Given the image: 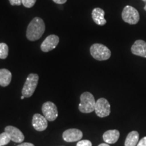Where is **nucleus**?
<instances>
[{"instance_id": "1", "label": "nucleus", "mask_w": 146, "mask_h": 146, "mask_svg": "<svg viewBox=\"0 0 146 146\" xmlns=\"http://www.w3.org/2000/svg\"><path fill=\"white\" fill-rule=\"evenodd\" d=\"M45 25L43 19L35 17L29 24L27 29V37L29 41H34L39 39L44 33Z\"/></svg>"}, {"instance_id": "2", "label": "nucleus", "mask_w": 146, "mask_h": 146, "mask_svg": "<svg viewBox=\"0 0 146 146\" xmlns=\"http://www.w3.org/2000/svg\"><path fill=\"white\" fill-rule=\"evenodd\" d=\"M80 100L81 102L78 105V110L80 112L88 114L95 111L96 102L92 94L88 91L83 93L80 97Z\"/></svg>"}, {"instance_id": "3", "label": "nucleus", "mask_w": 146, "mask_h": 146, "mask_svg": "<svg viewBox=\"0 0 146 146\" xmlns=\"http://www.w3.org/2000/svg\"><path fill=\"white\" fill-rule=\"evenodd\" d=\"M90 53L94 59L99 61L108 60L111 56V51L106 46L101 43H95L91 45Z\"/></svg>"}, {"instance_id": "4", "label": "nucleus", "mask_w": 146, "mask_h": 146, "mask_svg": "<svg viewBox=\"0 0 146 146\" xmlns=\"http://www.w3.org/2000/svg\"><path fill=\"white\" fill-rule=\"evenodd\" d=\"M38 81H39V75L35 73L29 74L22 89V95L25 96V98H31L35 91Z\"/></svg>"}, {"instance_id": "5", "label": "nucleus", "mask_w": 146, "mask_h": 146, "mask_svg": "<svg viewBox=\"0 0 146 146\" xmlns=\"http://www.w3.org/2000/svg\"><path fill=\"white\" fill-rule=\"evenodd\" d=\"M138 11L131 5H127L122 12V18L125 23L130 25H135L139 21Z\"/></svg>"}, {"instance_id": "6", "label": "nucleus", "mask_w": 146, "mask_h": 146, "mask_svg": "<svg viewBox=\"0 0 146 146\" xmlns=\"http://www.w3.org/2000/svg\"><path fill=\"white\" fill-rule=\"evenodd\" d=\"M95 112L98 116L104 118L108 116L111 112L110 104L106 98H101L97 100L95 107Z\"/></svg>"}, {"instance_id": "7", "label": "nucleus", "mask_w": 146, "mask_h": 146, "mask_svg": "<svg viewBox=\"0 0 146 146\" xmlns=\"http://www.w3.org/2000/svg\"><path fill=\"white\" fill-rule=\"evenodd\" d=\"M43 116L48 121H54L58 116V108L56 104L52 102H45L41 108Z\"/></svg>"}, {"instance_id": "8", "label": "nucleus", "mask_w": 146, "mask_h": 146, "mask_svg": "<svg viewBox=\"0 0 146 146\" xmlns=\"http://www.w3.org/2000/svg\"><path fill=\"white\" fill-rule=\"evenodd\" d=\"M59 37L56 35H50L45 38L41 45V51L48 52L54 50L59 43Z\"/></svg>"}, {"instance_id": "9", "label": "nucleus", "mask_w": 146, "mask_h": 146, "mask_svg": "<svg viewBox=\"0 0 146 146\" xmlns=\"http://www.w3.org/2000/svg\"><path fill=\"white\" fill-rule=\"evenodd\" d=\"M83 132L77 129H69L66 130L62 134V138L66 142H75L81 140Z\"/></svg>"}, {"instance_id": "10", "label": "nucleus", "mask_w": 146, "mask_h": 146, "mask_svg": "<svg viewBox=\"0 0 146 146\" xmlns=\"http://www.w3.org/2000/svg\"><path fill=\"white\" fill-rule=\"evenodd\" d=\"M5 132L8 133L11 141L14 143H22L25 140V136L22 131L13 126H7L5 128Z\"/></svg>"}, {"instance_id": "11", "label": "nucleus", "mask_w": 146, "mask_h": 146, "mask_svg": "<svg viewBox=\"0 0 146 146\" xmlns=\"http://www.w3.org/2000/svg\"><path fill=\"white\" fill-rule=\"evenodd\" d=\"M47 120L44 116L40 114H35L33 116L32 125L36 131H43L47 128Z\"/></svg>"}, {"instance_id": "12", "label": "nucleus", "mask_w": 146, "mask_h": 146, "mask_svg": "<svg viewBox=\"0 0 146 146\" xmlns=\"http://www.w3.org/2000/svg\"><path fill=\"white\" fill-rule=\"evenodd\" d=\"M131 52L135 56L146 58V42L143 40H137L131 47Z\"/></svg>"}, {"instance_id": "13", "label": "nucleus", "mask_w": 146, "mask_h": 146, "mask_svg": "<svg viewBox=\"0 0 146 146\" xmlns=\"http://www.w3.org/2000/svg\"><path fill=\"white\" fill-rule=\"evenodd\" d=\"M91 15H92L93 21H94V23L97 24L98 25L102 26V25H104L106 24L107 21L104 18L105 12L104 10H102V8H94L92 11Z\"/></svg>"}, {"instance_id": "14", "label": "nucleus", "mask_w": 146, "mask_h": 146, "mask_svg": "<svg viewBox=\"0 0 146 146\" xmlns=\"http://www.w3.org/2000/svg\"><path fill=\"white\" fill-rule=\"evenodd\" d=\"M120 137V132L116 129L108 130L104 133L103 139L108 144L116 143Z\"/></svg>"}, {"instance_id": "15", "label": "nucleus", "mask_w": 146, "mask_h": 146, "mask_svg": "<svg viewBox=\"0 0 146 146\" xmlns=\"http://www.w3.org/2000/svg\"><path fill=\"white\" fill-rule=\"evenodd\" d=\"M12 81V73L8 69H0V85L5 87L8 86Z\"/></svg>"}, {"instance_id": "16", "label": "nucleus", "mask_w": 146, "mask_h": 146, "mask_svg": "<svg viewBox=\"0 0 146 146\" xmlns=\"http://www.w3.org/2000/svg\"><path fill=\"white\" fill-rule=\"evenodd\" d=\"M139 134L137 131H133L127 135L125 141V146H137L139 140Z\"/></svg>"}, {"instance_id": "17", "label": "nucleus", "mask_w": 146, "mask_h": 146, "mask_svg": "<svg viewBox=\"0 0 146 146\" xmlns=\"http://www.w3.org/2000/svg\"><path fill=\"white\" fill-rule=\"evenodd\" d=\"M9 48L5 43H0V59H5L8 56Z\"/></svg>"}, {"instance_id": "18", "label": "nucleus", "mask_w": 146, "mask_h": 146, "mask_svg": "<svg viewBox=\"0 0 146 146\" xmlns=\"http://www.w3.org/2000/svg\"><path fill=\"white\" fill-rule=\"evenodd\" d=\"M11 141L10 137L6 132H3L0 134V146H4L10 143Z\"/></svg>"}, {"instance_id": "19", "label": "nucleus", "mask_w": 146, "mask_h": 146, "mask_svg": "<svg viewBox=\"0 0 146 146\" xmlns=\"http://www.w3.org/2000/svg\"><path fill=\"white\" fill-rule=\"evenodd\" d=\"M36 0H22V3L25 8H31L34 6Z\"/></svg>"}, {"instance_id": "20", "label": "nucleus", "mask_w": 146, "mask_h": 146, "mask_svg": "<svg viewBox=\"0 0 146 146\" xmlns=\"http://www.w3.org/2000/svg\"><path fill=\"white\" fill-rule=\"evenodd\" d=\"M76 146H92V143L89 140H80L76 143Z\"/></svg>"}, {"instance_id": "21", "label": "nucleus", "mask_w": 146, "mask_h": 146, "mask_svg": "<svg viewBox=\"0 0 146 146\" xmlns=\"http://www.w3.org/2000/svg\"><path fill=\"white\" fill-rule=\"evenodd\" d=\"M10 4L12 5H21L22 3V0H9Z\"/></svg>"}, {"instance_id": "22", "label": "nucleus", "mask_w": 146, "mask_h": 146, "mask_svg": "<svg viewBox=\"0 0 146 146\" xmlns=\"http://www.w3.org/2000/svg\"><path fill=\"white\" fill-rule=\"evenodd\" d=\"M137 146H146V137H144L140 141H139Z\"/></svg>"}, {"instance_id": "23", "label": "nucleus", "mask_w": 146, "mask_h": 146, "mask_svg": "<svg viewBox=\"0 0 146 146\" xmlns=\"http://www.w3.org/2000/svg\"><path fill=\"white\" fill-rule=\"evenodd\" d=\"M57 4H64L67 1V0H53Z\"/></svg>"}, {"instance_id": "24", "label": "nucleus", "mask_w": 146, "mask_h": 146, "mask_svg": "<svg viewBox=\"0 0 146 146\" xmlns=\"http://www.w3.org/2000/svg\"><path fill=\"white\" fill-rule=\"evenodd\" d=\"M17 146H35V145L31 143H23Z\"/></svg>"}, {"instance_id": "25", "label": "nucleus", "mask_w": 146, "mask_h": 146, "mask_svg": "<svg viewBox=\"0 0 146 146\" xmlns=\"http://www.w3.org/2000/svg\"><path fill=\"white\" fill-rule=\"evenodd\" d=\"M98 146H110V145H109V144L105 143H101V144H100V145H98Z\"/></svg>"}, {"instance_id": "26", "label": "nucleus", "mask_w": 146, "mask_h": 146, "mask_svg": "<svg viewBox=\"0 0 146 146\" xmlns=\"http://www.w3.org/2000/svg\"><path fill=\"white\" fill-rule=\"evenodd\" d=\"M145 1V2H146V0H145V1ZM144 10H145L146 11V4H145V7H144Z\"/></svg>"}, {"instance_id": "27", "label": "nucleus", "mask_w": 146, "mask_h": 146, "mask_svg": "<svg viewBox=\"0 0 146 146\" xmlns=\"http://www.w3.org/2000/svg\"><path fill=\"white\" fill-rule=\"evenodd\" d=\"M24 98H25V96H21V100H23Z\"/></svg>"}, {"instance_id": "28", "label": "nucleus", "mask_w": 146, "mask_h": 146, "mask_svg": "<svg viewBox=\"0 0 146 146\" xmlns=\"http://www.w3.org/2000/svg\"><path fill=\"white\" fill-rule=\"evenodd\" d=\"M143 1H145V0H143Z\"/></svg>"}]
</instances>
